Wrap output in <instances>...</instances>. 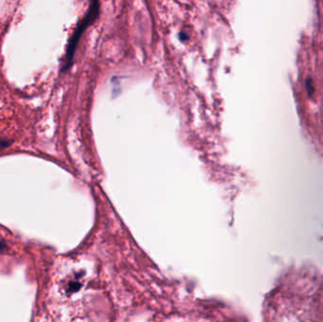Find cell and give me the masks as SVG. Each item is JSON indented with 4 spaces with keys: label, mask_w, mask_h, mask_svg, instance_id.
<instances>
[{
    "label": "cell",
    "mask_w": 323,
    "mask_h": 322,
    "mask_svg": "<svg viewBox=\"0 0 323 322\" xmlns=\"http://www.w3.org/2000/svg\"><path fill=\"white\" fill-rule=\"evenodd\" d=\"M98 0H92L91 7L88 10V12H87V15H85L83 21L79 24V26H78L77 30H75L73 36L70 39V42H69V44L68 45L67 54H66V60L63 61V66L61 68V71H67L71 67L72 61L74 59L77 45L79 43L80 38L83 35V31L85 30V29H87L89 24H91L92 21L97 17V15L98 14Z\"/></svg>",
    "instance_id": "1"
}]
</instances>
